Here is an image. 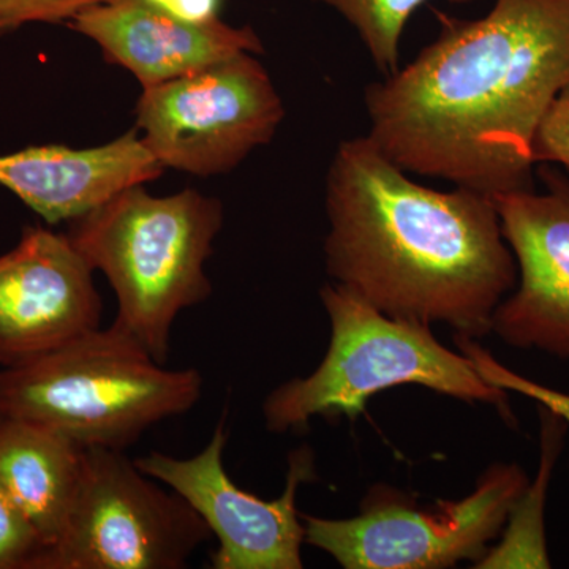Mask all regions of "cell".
Masks as SVG:
<instances>
[{
    "mask_svg": "<svg viewBox=\"0 0 569 569\" xmlns=\"http://www.w3.org/2000/svg\"><path fill=\"white\" fill-rule=\"evenodd\" d=\"M437 20L413 62L367 86V137L406 173L489 198L535 190V133L569 86V0H496L479 20Z\"/></svg>",
    "mask_w": 569,
    "mask_h": 569,
    "instance_id": "cell-1",
    "label": "cell"
},
{
    "mask_svg": "<svg viewBox=\"0 0 569 569\" xmlns=\"http://www.w3.org/2000/svg\"><path fill=\"white\" fill-rule=\"evenodd\" d=\"M211 538L201 516L126 451L86 448L61 537L32 569H181Z\"/></svg>",
    "mask_w": 569,
    "mask_h": 569,
    "instance_id": "cell-7",
    "label": "cell"
},
{
    "mask_svg": "<svg viewBox=\"0 0 569 569\" xmlns=\"http://www.w3.org/2000/svg\"><path fill=\"white\" fill-rule=\"evenodd\" d=\"M163 171L137 130L97 148L32 146L0 156V186L51 224L71 222Z\"/></svg>",
    "mask_w": 569,
    "mask_h": 569,
    "instance_id": "cell-13",
    "label": "cell"
},
{
    "mask_svg": "<svg viewBox=\"0 0 569 569\" xmlns=\"http://www.w3.org/2000/svg\"><path fill=\"white\" fill-rule=\"evenodd\" d=\"M227 443L223 413L200 455L179 459L151 452L134 460V466L174 490L201 516L219 541L211 557L213 569H301L306 530L296 493L316 479V455L309 447L295 449L288 459L282 496L268 501L246 492L228 477L223 466Z\"/></svg>",
    "mask_w": 569,
    "mask_h": 569,
    "instance_id": "cell-9",
    "label": "cell"
},
{
    "mask_svg": "<svg viewBox=\"0 0 569 569\" xmlns=\"http://www.w3.org/2000/svg\"><path fill=\"white\" fill-rule=\"evenodd\" d=\"M455 343L460 353L466 356L475 370L482 377V380L488 381L492 387L503 389V391L518 392V395L529 397L539 403V407L548 408L569 426V395L567 392L557 391V389L545 387L530 378L519 376L515 370L498 362L471 337L456 335Z\"/></svg>",
    "mask_w": 569,
    "mask_h": 569,
    "instance_id": "cell-17",
    "label": "cell"
},
{
    "mask_svg": "<svg viewBox=\"0 0 569 569\" xmlns=\"http://www.w3.org/2000/svg\"><path fill=\"white\" fill-rule=\"evenodd\" d=\"M114 0H0V36L31 22H69L91 7Z\"/></svg>",
    "mask_w": 569,
    "mask_h": 569,
    "instance_id": "cell-19",
    "label": "cell"
},
{
    "mask_svg": "<svg viewBox=\"0 0 569 569\" xmlns=\"http://www.w3.org/2000/svg\"><path fill=\"white\" fill-rule=\"evenodd\" d=\"M407 174L367 134L340 142L326 178V271L385 316L488 336L518 282L496 206Z\"/></svg>",
    "mask_w": 569,
    "mask_h": 569,
    "instance_id": "cell-2",
    "label": "cell"
},
{
    "mask_svg": "<svg viewBox=\"0 0 569 569\" xmlns=\"http://www.w3.org/2000/svg\"><path fill=\"white\" fill-rule=\"evenodd\" d=\"M529 482L518 463H493L470 496L438 500L432 508L418 507L402 490L376 486L355 518L301 515L306 542L346 569H443L460 561L478 563L507 526Z\"/></svg>",
    "mask_w": 569,
    "mask_h": 569,
    "instance_id": "cell-6",
    "label": "cell"
},
{
    "mask_svg": "<svg viewBox=\"0 0 569 569\" xmlns=\"http://www.w3.org/2000/svg\"><path fill=\"white\" fill-rule=\"evenodd\" d=\"M539 417L541 462L537 478L533 485L529 482L512 507L500 545L489 549L475 568H550L545 529L546 496L568 425L545 407H539Z\"/></svg>",
    "mask_w": 569,
    "mask_h": 569,
    "instance_id": "cell-15",
    "label": "cell"
},
{
    "mask_svg": "<svg viewBox=\"0 0 569 569\" xmlns=\"http://www.w3.org/2000/svg\"><path fill=\"white\" fill-rule=\"evenodd\" d=\"M146 2L190 22L217 20L222 6V0H146Z\"/></svg>",
    "mask_w": 569,
    "mask_h": 569,
    "instance_id": "cell-21",
    "label": "cell"
},
{
    "mask_svg": "<svg viewBox=\"0 0 569 569\" xmlns=\"http://www.w3.org/2000/svg\"><path fill=\"white\" fill-rule=\"evenodd\" d=\"M69 28L99 44L104 61L129 70L142 89L173 81L239 52L261 54L252 28L217 18L190 22L146 0H114L81 11Z\"/></svg>",
    "mask_w": 569,
    "mask_h": 569,
    "instance_id": "cell-12",
    "label": "cell"
},
{
    "mask_svg": "<svg viewBox=\"0 0 569 569\" xmlns=\"http://www.w3.org/2000/svg\"><path fill=\"white\" fill-rule=\"evenodd\" d=\"M254 56L239 52L142 89L137 127L163 168L194 176L228 173L274 138L283 102Z\"/></svg>",
    "mask_w": 569,
    "mask_h": 569,
    "instance_id": "cell-8",
    "label": "cell"
},
{
    "mask_svg": "<svg viewBox=\"0 0 569 569\" xmlns=\"http://www.w3.org/2000/svg\"><path fill=\"white\" fill-rule=\"evenodd\" d=\"M222 224L217 198L193 189L153 197L134 186L71 220L67 236L114 290L112 325L164 365L176 318L212 293L206 261Z\"/></svg>",
    "mask_w": 569,
    "mask_h": 569,
    "instance_id": "cell-3",
    "label": "cell"
},
{
    "mask_svg": "<svg viewBox=\"0 0 569 569\" xmlns=\"http://www.w3.org/2000/svg\"><path fill=\"white\" fill-rule=\"evenodd\" d=\"M546 192L490 198L518 266V290L498 305L490 332L520 350L569 359V179L541 168Z\"/></svg>",
    "mask_w": 569,
    "mask_h": 569,
    "instance_id": "cell-10",
    "label": "cell"
},
{
    "mask_svg": "<svg viewBox=\"0 0 569 569\" xmlns=\"http://www.w3.org/2000/svg\"><path fill=\"white\" fill-rule=\"evenodd\" d=\"M531 157L537 163H559L569 171V86L559 93L535 133Z\"/></svg>",
    "mask_w": 569,
    "mask_h": 569,
    "instance_id": "cell-20",
    "label": "cell"
},
{
    "mask_svg": "<svg viewBox=\"0 0 569 569\" xmlns=\"http://www.w3.org/2000/svg\"><path fill=\"white\" fill-rule=\"evenodd\" d=\"M331 7L358 32L370 58L383 77L399 67V44L411 14L429 0H316ZM466 6L475 0H447Z\"/></svg>",
    "mask_w": 569,
    "mask_h": 569,
    "instance_id": "cell-16",
    "label": "cell"
},
{
    "mask_svg": "<svg viewBox=\"0 0 569 569\" xmlns=\"http://www.w3.org/2000/svg\"><path fill=\"white\" fill-rule=\"evenodd\" d=\"M84 451L54 430L0 410V488L32 520L43 550L61 537Z\"/></svg>",
    "mask_w": 569,
    "mask_h": 569,
    "instance_id": "cell-14",
    "label": "cell"
},
{
    "mask_svg": "<svg viewBox=\"0 0 569 569\" xmlns=\"http://www.w3.org/2000/svg\"><path fill=\"white\" fill-rule=\"evenodd\" d=\"M93 269L67 233L26 227L0 257V369L31 362L100 328Z\"/></svg>",
    "mask_w": 569,
    "mask_h": 569,
    "instance_id": "cell-11",
    "label": "cell"
},
{
    "mask_svg": "<svg viewBox=\"0 0 569 569\" xmlns=\"http://www.w3.org/2000/svg\"><path fill=\"white\" fill-rule=\"evenodd\" d=\"M43 548L32 520L0 488V569H32Z\"/></svg>",
    "mask_w": 569,
    "mask_h": 569,
    "instance_id": "cell-18",
    "label": "cell"
},
{
    "mask_svg": "<svg viewBox=\"0 0 569 569\" xmlns=\"http://www.w3.org/2000/svg\"><path fill=\"white\" fill-rule=\"evenodd\" d=\"M203 387L197 369H164L111 325L0 369V410L82 448L126 451L152 426L192 410Z\"/></svg>",
    "mask_w": 569,
    "mask_h": 569,
    "instance_id": "cell-4",
    "label": "cell"
},
{
    "mask_svg": "<svg viewBox=\"0 0 569 569\" xmlns=\"http://www.w3.org/2000/svg\"><path fill=\"white\" fill-rule=\"evenodd\" d=\"M320 298L331 325L328 351L309 377L266 397V429L284 433L316 417L355 421L370 397L406 385L488 403L511 418L507 391L482 380L466 356L441 346L430 326L385 316L339 283L325 284Z\"/></svg>",
    "mask_w": 569,
    "mask_h": 569,
    "instance_id": "cell-5",
    "label": "cell"
}]
</instances>
